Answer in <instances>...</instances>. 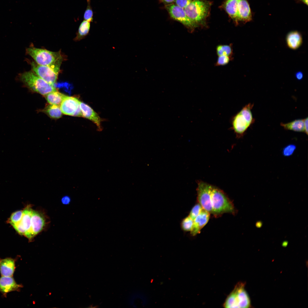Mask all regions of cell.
Segmentation results:
<instances>
[{
  "mask_svg": "<svg viewBox=\"0 0 308 308\" xmlns=\"http://www.w3.org/2000/svg\"><path fill=\"white\" fill-rule=\"evenodd\" d=\"M26 52L38 64L60 69L64 57L60 50L52 52L46 49L31 46L27 48Z\"/></svg>",
  "mask_w": 308,
  "mask_h": 308,
  "instance_id": "6da1fadb",
  "label": "cell"
},
{
  "mask_svg": "<svg viewBox=\"0 0 308 308\" xmlns=\"http://www.w3.org/2000/svg\"><path fill=\"white\" fill-rule=\"evenodd\" d=\"M253 106V104H248L231 118L230 129L237 137H242L254 121L251 112Z\"/></svg>",
  "mask_w": 308,
  "mask_h": 308,
  "instance_id": "7a4b0ae2",
  "label": "cell"
},
{
  "mask_svg": "<svg viewBox=\"0 0 308 308\" xmlns=\"http://www.w3.org/2000/svg\"><path fill=\"white\" fill-rule=\"evenodd\" d=\"M210 6L205 0H192L184 9L188 17L198 27L205 25Z\"/></svg>",
  "mask_w": 308,
  "mask_h": 308,
  "instance_id": "3957f363",
  "label": "cell"
},
{
  "mask_svg": "<svg viewBox=\"0 0 308 308\" xmlns=\"http://www.w3.org/2000/svg\"><path fill=\"white\" fill-rule=\"evenodd\" d=\"M245 283L239 282L226 298L223 306L225 308H249L251 302L245 289Z\"/></svg>",
  "mask_w": 308,
  "mask_h": 308,
  "instance_id": "277c9868",
  "label": "cell"
},
{
  "mask_svg": "<svg viewBox=\"0 0 308 308\" xmlns=\"http://www.w3.org/2000/svg\"><path fill=\"white\" fill-rule=\"evenodd\" d=\"M21 80L33 91L45 96L57 90L53 85L48 83L38 76L33 71L25 72L21 74Z\"/></svg>",
  "mask_w": 308,
  "mask_h": 308,
  "instance_id": "5b68a950",
  "label": "cell"
},
{
  "mask_svg": "<svg viewBox=\"0 0 308 308\" xmlns=\"http://www.w3.org/2000/svg\"><path fill=\"white\" fill-rule=\"evenodd\" d=\"M211 199L213 213H233L234 207L232 203L221 190L211 185Z\"/></svg>",
  "mask_w": 308,
  "mask_h": 308,
  "instance_id": "8992f818",
  "label": "cell"
},
{
  "mask_svg": "<svg viewBox=\"0 0 308 308\" xmlns=\"http://www.w3.org/2000/svg\"><path fill=\"white\" fill-rule=\"evenodd\" d=\"M30 64L32 71L38 76L52 85L56 83L60 69L40 65L33 61Z\"/></svg>",
  "mask_w": 308,
  "mask_h": 308,
  "instance_id": "52a82bcc",
  "label": "cell"
},
{
  "mask_svg": "<svg viewBox=\"0 0 308 308\" xmlns=\"http://www.w3.org/2000/svg\"><path fill=\"white\" fill-rule=\"evenodd\" d=\"M211 186L203 181H199L197 191L198 202L202 208L210 213H213L211 199Z\"/></svg>",
  "mask_w": 308,
  "mask_h": 308,
  "instance_id": "ba28073f",
  "label": "cell"
},
{
  "mask_svg": "<svg viewBox=\"0 0 308 308\" xmlns=\"http://www.w3.org/2000/svg\"><path fill=\"white\" fill-rule=\"evenodd\" d=\"M165 7L173 19L180 22L192 30L197 27L187 16L183 8L174 4L167 5Z\"/></svg>",
  "mask_w": 308,
  "mask_h": 308,
  "instance_id": "9c48e42d",
  "label": "cell"
},
{
  "mask_svg": "<svg viewBox=\"0 0 308 308\" xmlns=\"http://www.w3.org/2000/svg\"><path fill=\"white\" fill-rule=\"evenodd\" d=\"M46 224V220L43 215L37 211L33 210L30 228L25 236L32 242L34 237L43 229Z\"/></svg>",
  "mask_w": 308,
  "mask_h": 308,
  "instance_id": "30bf717a",
  "label": "cell"
},
{
  "mask_svg": "<svg viewBox=\"0 0 308 308\" xmlns=\"http://www.w3.org/2000/svg\"><path fill=\"white\" fill-rule=\"evenodd\" d=\"M80 102L75 97L66 96L60 106L62 113L66 115L82 117Z\"/></svg>",
  "mask_w": 308,
  "mask_h": 308,
  "instance_id": "8fae6325",
  "label": "cell"
},
{
  "mask_svg": "<svg viewBox=\"0 0 308 308\" xmlns=\"http://www.w3.org/2000/svg\"><path fill=\"white\" fill-rule=\"evenodd\" d=\"M23 287L21 284H18L12 277L1 276L0 277V292L4 297L8 293L13 291H20Z\"/></svg>",
  "mask_w": 308,
  "mask_h": 308,
  "instance_id": "7c38bea8",
  "label": "cell"
},
{
  "mask_svg": "<svg viewBox=\"0 0 308 308\" xmlns=\"http://www.w3.org/2000/svg\"><path fill=\"white\" fill-rule=\"evenodd\" d=\"M80 107L82 117L86 118L92 121L97 126L98 130L101 131L102 128L101 124L102 121L99 115L89 106L80 101Z\"/></svg>",
  "mask_w": 308,
  "mask_h": 308,
  "instance_id": "4fadbf2b",
  "label": "cell"
},
{
  "mask_svg": "<svg viewBox=\"0 0 308 308\" xmlns=\"http://www.w3.org/2000/svg\"><path fill=\"white\" fill-rule=\"evenodd\" d=\"M252 14L247 0H239L237 8V24L239 21L244 23L252 20Z\"/></svg>",
  "mask_w": 308,
  "mask_h": 308,
  "instance_id": "5bb4252c",
  "label": "cell"
},
{
  "mask_svg": "<svg viewBox=\"0 0 308 308\" xmlns=\"http://www.w3.org/2000/svg\"><path fill=\"white\" fill-rule=\"evenodd\" d=\"M210 217V213L203 208L200 213L193 220L192 228L190 231L193 236L200 233L201 230L208 222Z\"/></svg>",
  "mask_w": 308,
  "mask_h": 308,
  "instance_id": "9a60e30c",
  "label": "cell"
},
{
  "mask_svg": "<svg viewBox=\"0 0 308 308\" xmlns=\"http://www.w3.org/2000/svg\"><path fill=\"white\" fill-rule=\"evenodd\" d=\"M16 258L7 257L0 258V273L1 276H13L16 268Z\"/></svg>",
  "mask_w": 308,
  "mask_h": 308,
  "instance_id": "2e32d148",
  "label": "cell"
},
{
  "mask_svg": "<svg viewBox=\"0 0 308 308\" xmlns=\"http://www.w3.org/2000/svg\"><path fill=\"white\" fill-rule=\"evenodd\" d=\"M286 40L287 46L293 50L298 48L303 42L301 34L297 31H292L288 33Z\"/></svg>",
  "mask_w": 308,
  "mask_h": 308,
  "instance_id": "e0dca14e",
  "label": "cell"
},
{
  "mask_svg": "<svg viewBox=\"0 0 308 308\" xmlns=\"http://www.w3.org/2000/svg\"><path fill=\"white\" fill-rule=\"evenodd\" d=\"M239 0H226L223 7L228 15L237 23V8Z\"/></svg>",
  "mask_w": 308,
  "mask_h": 308,
  "instance_id": "ac0fdd59",
  "label": "cell"
},
{
  "mask_svg": "<svg viewBox=\"0 0 308 308\" xmlns=\"http://www.w3.org/2000/svg\"><path fill=\"white\" fill-rule=\"evenodd\" d=\"M66 96L57 90L50 92L45 96L46 100L50 104L59 106H60Z\"/></svg>",
  "mask_w": 308,
  "mask_h": 308,
  "instance_id": "d6986e66",
  "label": "cell"
},
{
  "mask_svg": "<svg viewBox=\"0 0 308 308\" xmlns=\"http://www.w3.org/2000/svg\"><path fill=\"white\" fill-rule=\"evenodd\" d=\"M280 125L286 130L305 132L304 119H296L286 123H281Z\"/></svg>",
  "mask_w": 308,
  "mask_h": 308,
  "instance_id": "ffe728a7",
  "label": "cell"
},
{
  "mask_svg": "<svg viewBox=\"0 0 308 308\" xmlns=\"http://www.w3.org/2000/svg\"><path fill=\"white\" fill-rule=\"evenodd\" d=\"M33 210L30 205H28L23 210V215L21 221L25 230V234L30 228Z\"/></svg>",
  "mask_w": 308,
  "mask_h": 308,
  "instance_id": "44dd1931",
  "label": "cell"
},
{
  "mask_svg": "<svg viewBox=\"0 0 308 308\" xmlns=\"http://www.w3.org/2000/svg\"><path fill=\"white\" fill-rule=\"evenodd\" d=\"M90 27V22L84 20L80 23L76 34L74 40L79 41L84 38L88 34Z\"/></svg>",
  "mask_w": 308,
  "mask_h": 308,
  "instance_id": "7402d4cb",
  "label": "cell"
},
{
  "mask_svg": "<svg viewBox=\"0 0 308 308\" xmlns=\"http://www.w3.org/2000/svg\"><path fill=\"white\" fill-rule=\"evenodd\" d=\"M44 111L48 116L54 119L61 117L62 113L60 106L50 104L45 108Z\"/></svg>",
  "mask_w": 308,
  "mask_h": 308,
  "instance_id": "603a6c76",
  "label": "cell"
},
{
  "mask_svg": "<svg viewBox=\"0 0 308 308\" xmlns=\"http://www.w3.org/2000/svg\"><path fill=\"white\" fill-rule=\"evenodd\" d=\"M216 51L218 56L225 55L231 58L233 55L232 45V44L218 45L216 46Z\"/></svg>",
  "mask_w": 308,
  "mask_h": 308,
  "instance_id": "cb8c5ba5",
  "label": "cell"
},
{
  "mask_svg": "<svg viewBox=\"0 0 308 308\" xmlns=\"http://www.w3.org/2000/svg\"><path fill=\"white\" fill-rule=\"evenodd\" d=\"M23 210H20L13 213L8 220L7 222L11 225L19 222L21 220Z\"/></svg>",
  "mask_w": 308,
  "mask_h": 308,
  "instance_id": "d4e9b609",
  "label": "cell"
},
{
  "mask_svg": "<svg viewBox=\"0 0 308 308\" xmlns=\"http://www.w3.org/2000/svg\"><path fill=\"white\" fill-rule=\"evenodd\" d=\"M87 6L84 15V20L90 22L93 21V12L90 5V0H87Z\"/></svg>",
  "mask_w": 308,
  "mask_h": 308,
  "instance_id": "484cf974",
  "label": "cell"
},
{
  "mask_svg": "<svg viewBox=\"0 0 308 308\" xmlns=\"http://www.w3.org/2000/svg\"><path fill=\"white\" fill-rule=\"evenodd\" d=\"M193 220L189 216L185 218L183 220L181 226L183 230L185 231H190L192 228Z\"/></svg>",
  "mask_w": 308,
  "mask_h": 308,
  "instance_id": "4316f807",
  "label": "cell"
},
{
  "mask_svg": "<svg viewBox=\"0 0 308 308\" xmlns=\"http://www.w3.org/2000/svg\"><path fill=\"white\" fill-rule=\"evenodd\" d=\"M202 209V206L199 203L197 204L193 207L189 216L194 220Z\"/></svg>",
  "mask_w": 308,
  "mask_h": 308,
  "instance_id": "83f0119b",
  "label": "cell"
},
{
  "mask_svg": "<svg viewBox=\"0 0 308 308\" xmlns=\"http://www.w3.org/2000/svg\"><path fill=\"white\" fill-rule=\"evenodd\" d=\"M231 58L225 55L218 56L215 66H223L228 64L231 60Z\"/></svg>",
  "mask_w": 308,
  "mask_h": 308,
  "instance_id": "f1b7e54d",
  "label": "cell"
},
{
  "mask_svg": "<svg viewBox=\"0 0 308 308\" xmlns=\"http://www.w3.org/2000/svg\"><path fill=\"white\" fill-rule=\"evenodd\" d=\"M296 146L293 144H290L285 147L283 149V155L289 157L292 155L296 149Z\"/></svg>",
  "mask_w": 308,
  "mask_h": 308,
  "instance_id": "f546056e",
  "label": "cell"
},
{
  "mask_svg": "<svg viewBox=\"0 0 308 308\" xmlns=\"http://www.w3.org/2000/svg\"><path fill=\"white\" fill-rule=\"evenodd\" d=\"M53 86L56 88L57 87L63 89L64 91L70 93L72 87L70 84L67 82H61L55 83Z\"/></svg>",
  "mask_w": 308,
  "mask_h": 308,
  "instance_id": "4dcf8cb0",
  "label": "cell"
},
{
  "mask_svg": "<svg viewBox=\"0 0 308 308\" xmlns=\"http://www.w3.org/2000/svg\"><path fill=\"white\" fill-rule=\"evenodd\" d=\"M16 231L20 235H25V231L21 221L14 224L11 225Z\"/></svg>",
  "mask_w": 308,
  "mask_h": 308,
  "instance_id": "1f68e13d",
  "label": "cell"
},
{
  "mask_svg": "<svg viewBox=\"0 0 308 308\" xmlns=\"http://www.w3.org/2000/svg\"><path fill=\"white\" fill-rule=\"evenodd\" d=\"M192 0H175L174 1L175 5L184 9L192 1Z\"/></svg>",
  "mask_w": 308,
  "mask_h": 308,
  "instance_id": "d6a6232c",
  "label": "cell"
},
{
  "mask_svg": "<svg viewBox=\"0 0 308 308\" xmlns=\"http://www.w3.org/2000/svg\"><path fill=\"white\" fill-rule=\"evenodd\" d=\"M70 198L67 196H63L61 199L62 203L65 205L68 204L70 203Z\"/></svg>",
  "mask_w": 308,
  "mask_h": 308,
  "instance_id": "836d02e7",
  "label": "cell"
},
{
  "mask_svg": "<svg viewBox=\"0 0 308 308\" xmlns=\"http://www.w3.org/2000/svg\"><path fill=\"white\" fill-rule=\"evenodd\" d=\"M295 77L297 80H301L303 77V74L301 72H298L296 73Z\"/></svg>",
  "mask_w": 308,
  "mask_h": 308,
  "instance_id": "e575fe53",
  "label": "cell"
},
{
  "mask_svg": "<svg viewBox=\"0 0 308 308\" xmlns=\"http://www.w3.org/2000/svg\"><path fill=\"white\" fill-rule=\"evenodd\" d=\"M308 117H307L305 119H304V128H305V132L307 135L308 134Z\"/></svg>",
  "mask_w": 308,
  "mask_h": 308,
  "instance_id": "d590c367",
  "label": "cell"
},
{
  "mask_svg": "<svg viewBox=\"0 0 308 308\" xmlns=\"http://www.w3.org/2000/svg\"><path fill=\"white\" fill-rule=\"evenodd\" d=\"M165 3L170 4L174 2L175 0H161Z\"/></svg>",
  "mask_w": 308,
  "mask_h": 308,
  "instance_id": "8d00e7d4",
  "label": "cell"
},
{
  "mask_svg": "<svg viewBox=\"0 0 308 308\" xmlns=\"http://www.w3.org/2000/svg\"><path fill=\"white\" fill-rule=\"evenodd\" d=\"M306 5H308V0H299Z\"/></svg>",
  "mask_w": 308,
  "mask_h": 308,
  "instance_id": "74e56055",
  "label": "cell"
}]
</instances>
